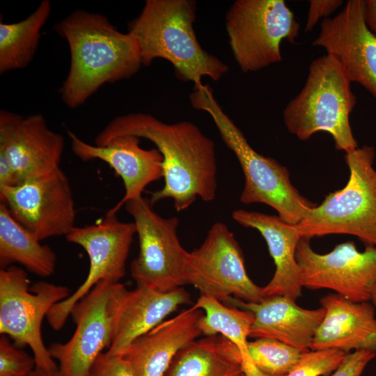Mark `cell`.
Listing matches in <instances>:
<instances>
[{
	"mask_svg": "<svg viewBox=\"0 0 376 376\" xmlns=\"http://www.w3.org/2000/svg\"><path fill=\"white\" fill-rule=\"evenodd\" d=\"M69 46L70 66L59 93L70 109L84 104L102 86L128 79L142 65L137 40L102 14L75 10L55 24Z\"/></svg>",
	"mask_w": 376,
	"mask_h": 376,
	"instance_id": "obj_2",
	"label": "cell"
},
{
	"mask_svg": "<svg viewBox=\"0 0 376 376\" xmlns=\"http://www.w3.org/2000/svg\"><path fill=\"white\" fill-rule=\"evenodd\" d=\"M164 376H245L241 354L224 336H205L176 354Z\"/></svg>",
	"mask_w": 376,
	"mask_h": 376,
	"instance_id": "obj_23",
	"label": "cell"
},
{
	"mask_svg": "<svg viewBox=\"0 0 376 376\" xmlns=\"http://www.w3.org/2000/svg\"><path fill=\"white\" fill-rule=\"evenodd\" d=\"M196 8L191 0H147L128 32L138 42L143 65L167 60L180 79L198 86L203 77L219 80L228 66L199 44L193 26Z\"/></svg>",
	"mask_w": 376,
	"mask_h": 376,
	"instance_id": "obj_3",
	"label": "cell"
},
{
	"mask_svg": "<svg viewBox=\"0 0 376 376\" xmlns=\"http://www.w3.org/2000/svg\"><path fill=\"white\" fill-rule=\"evenodd\" d=\"M51 9L50 1L43 0L26 18L15 23L0 22L1 74L23 69L31 63Z\"/></svg>",
	"mask_w": 376,
	"mask_h": 376,
	"instance_id": "obj_26",
	"label": "cell"
},
{
	"mask_svg": "<svg viewBox=\"0 0 376 376\" xmlns=\"http://www.w3.org/2000/svg\"><path fill=\"white\" fill-rule=\"evenodd\" d=\"M374 147L364 145L345 152L350 176L341 189L329 193L297 224L301 237L331 234L357 237L376 246V171Z\"/></svg>",
	"mask_w": 376,
	"mask_h": 376,
	"instance_id": "obj_6",
	"label": "cell"
},
{
	"mask_svg": "<svg viewBox=\"0 0 376 376\" xmlns=\"http://www.w3.org/2000/svg\"><path fill=\"white\" fill-rule=\"evenodd\" d=\"M249 352L256 368L265 376H284L308 350L267 338L249 341Z\"/></svg>",
	"mask_w": 376,
	"mask_h": 376,
	"instance_id": "obj_27",
	"label": "cell"
},
{
	"mask_svg": "<svg viewBox=\"0 0 376 376\" xmlns=\"http://www.w3.org/2000/svg\"><path fill=\"white\" fill-rule=\"evenodd\" d=\"M125 205L134 219L139 237V253L130 265L136 285L167 292L187 285L189 251L179 240V219L161 217L152 210L150 200L143 196Z\"/></svg>",
	"mask_w": 376,
	"mask_h": 376,
	"instance_id": "obj_9",
	"label": "cell"
},
{
	"mask_svg": "<svg viewBox=\"0 0 376 376\" xmlns=\"http://www.w3.org/2000/svg\"><path fill=\"white\" fill-rule=\"evenodd\" d=\"M325 314L310 350H368L376 353V317L370 301L354 302L337 294L320 299Z\"/></svg>",
	"mask_w": 376,
	"mask_h": 376,
	"instance_id": "obj_19",
	"label": "cell"
},
{
	"mask_svg": "<svg viewBox=\"0 0 376 376\" xmlns=\"http://www.w3.org/2000/svg\"><path fill=\"white\" fill-rule=\"evenodd\" d=\"M34 357L11 343L8 336L0 338V376H28L35 368Z\"/></svg>",
	"mask_w": 376,
	"mask_h": 376,
	"instance_id": "obj_29",
	"label": "cell"
},
{
	"mask_svg": "<svg viewBox=\"0 0 376 376\" xmlns=\"http://www.w3.org/2000/svg\"><path fill=\"white\" fill-rule=\"evenodd\" d=\"M136 233L134 222L121 221L116 213L108 210L94 224L75 226L67 234L69 242L81 246L87 253L89 270L76 291L48 312L46 318L53 329L60 330L64 326L75 304L98 283L120 282L125 274L126 261Z\"/></svg>",
	"mask_w": 376,
	"mask_h": 376,
	"instance_id": "obj_11",
	"label": "cell"
},
{
	"mask_svg": "<svg viewBox=\"0 0 376 376\" xmlns=\"http://www.w3.org/2000/svg\"><path fill=\"white\" fill-rule=\"evenodd\" d=\"M70 295L63 285L43 281L31 285L22 267L13 265L0 269V333L18 347L29 346L36 368H58L45 345L41 327L51 308Z\"/></svg>",
	"mask_w": 376,
	"mask_h": 376,
	"instance_id": "obj_8",
	"label": "cell"
},
{
	"mask_svg": "<svg viewBox=\"0 0 376 376\" xmlns=\"http://www.w3.org/2000/svg\"><path fill=\"white\" fill-rule=\"evenodd\" d=\"M194 306L204 313L200 322L203 335H221L237 347L242 356L245 376H265L256 368L249 352L248 338L253 321L252 312L226 306L205 296H200Z\"/></svg>",
	"mask_w": 376,
	"mask_h": 376,
	"instance_id": "obj_25",
	"label": "cell"
},
{
	"mask_svg": "<svg viewBox=\"0 0 376 376\" xmlns=\"http://www.w3.org/2000/svg\"><path fill=\"white\" fill-rule=\"evenodd\" d=\"M123 135L150 141L163 156L164 185L151 193L152 206L171 198L175 209L181 212L198 197L205 202L215 199V145L195 124L187 120L166 123L148 113H131L111 120L95 137V145L104 146Z\"/></svg>",
	"mask_w": 376,
	"mask_h": 376,
	"instance_id": "obj_1",
	"label": "cell"
},
{
	"mask_svg": "<svg viewBox=\"0 0 376 376\" xmlns=\"http://www.w3.org/2000/svg\"><path fill=\"white\" fill-rule=\"evenodd\" d=\"M363 0H349L334 17L322 19L313 45L341 63L348 79L376 99V37L368 28Z\"/></svg>",
	"mask_w": 376,
	"mask_h": 376,
	"instance_id": "obj_15",
	"label": "cell"
},
{
	"mask_svg": "<svg viewBox=\"0 0 376 376\" xmlns=\"http://www.w3.org/2000/svg\"><path fill=\"white\" fill-rule=\"evenodd\" d=\"M343 3L341 0H311L304 31H311L320 19H326L336 11Z\"/></svg>",
	"mask_w": 376,
	"mask_h": 376,
	"instance_id": "obj_32",
	"label": "cell"
},
{
	"mask_svg": "<svg viewBox=\"0 0 376 376\" xmlns=\"http://www.w3.org/2000/svg\"><path fill=\"white\" fill-rule=\"evenodd\" d=\"M190 303V295L183 288L161 292L136 285L128 290L120 304L107 352L121 356L137 338L165 320L180 306Z\"/></svg>",
	"mask_w": 376,
	"mask_h": 376,
	"instance_id": "obj_22",
	"label": "cell"
},
{
	"mask_svg": "<svg viewBox=\"0 0 376 376\" xmlns=\"http://www.w3.org/2000/svg\"><path fill=\"white\" fill-rule=\"evenodd\" d=\"M228 304L253 314L249 338L279 340L290 345L310 350L315 332L323 320L325 309H306L282 295L264 298L258 303L230 297Z\"/></svg>",
	"mask_w": 376,
	"mask_h": 376,
	"instance_id": "obj_20",
	"label": "cell"
},
{
	"mask_svg": "<svg viewBox=\"0 0 376 376\" xmlns=\"http://www.w3.org/2000/svg\"><path fill=\"white\" fill-rule=\"evenodd\" d=\"M186 281L200 296L228 303L230 297L246 302L261 301L263 287L247 274L244 255L234 234L221 222L214 223L203 244L188 252Z\"/></svg>",
	"mask_w": 376,
	"mask_h": 376,
	"instance_id": "obj_12",
	"label": "cell"
},
{
	"mask_svg": "<svg viewBox=\"0 0 376 376\" xmlns=\"http://www.w3.org/2000/svg\"><path fill=\"white\" fill-rule=\"evenodd\" d=\"M28 376H64L59 368L54 370H45L36 368Z\"/></svg>",
	"mask_w": 376,
	"mask_h": 376,
	"instance_id": "obj_35",
	"label": "cell"
},
{
	"mask_svg": "<svg viewBox=\"0 0 376 376\" xmlns=\"http://www.w3.org/2000/svg\"><path fill=\"white\" fill-rule=\"evenodd\" d=\"M371 302L374 305V306L376 308V288L373 292Z\"/></svg>",
	"mask_w": 376,
	"mask_h": 376,
	"instance_id": "obj_36",
	"label": "cell"
},
{
	"mask_svg": "<svg viewBox=\"0 0 376 376\" xmlns=\"http://www.w3.org/2000/svg\"><path fill=\"white\" fill-rule=\"evenodd\" d=\"M127 290L120 282L100 281L73 306L70 315L76 329L72 336L49 347L64 376H86L102 350L109 348L117 312Z\"/></svg>",
	"mask_w": 376,
	"mask_h": 376,
	"instance_id": "obj_10",
	"label": "cell"
},
{
	"mask_svg": "<svg viewBox=\"0 0 376 376\" xmlns=\"http://www.w3.org/2000/svg\"><path fill=\"white\" fill-rule=\"evenodd\" d=\"M309 240L301 237L296 249L302 287L330 289L354 302L371 301L376 288V246L368 245L359 251L348 241L320 254Z\"/></svg>",
	"mask_w": 376,
	"mask_h": 376,
	"instance_id": "obj_13",
	"label": "cell"
},
{
	"mask_svg": "<svg viewBox=\"0 0 376 376\" xmlns=\"http://www.w3.org/2000/svg\"><path fill=\"white\" fill-rule=\"evenodd\" d=\"M233 55L244 72L281 61L283 40L295 43L299 24L283 0H237L226 14Z\"/></svg>",
	"mask_w": 376,
	"mask_h": 376,
	"instance_id": "obj_7",
	"label": "cell"
},
{
	"mask_svg": "<svg viewBox=\"0 0 376 376\" xmlns=\"http://www.w3.org/2000/svg\"><path fill=\"white\" fill-rule=\"evenodd\" d=\"M376 353L368 350L349 352L330 376H361L369 362Z\"/></svg>",
	"mask_w": 376,
	"mask_h": 376,
	"instance_id": "obj_31",
	"label": "cell"
},
{
	"mask_svg": "<svg viewBox=\"0 0 376 376\" xmlns=\"http://www.w3.org/2000/svg\"><path fill=\"white\" fill-rule=\"evenodd\" d=\"M363 1V15L365 22L369 30L376 37V0Z\"/></svg>",
	"mask_w": 376,
	"mask_h": 376,
	"instance_id": "obj_34",
	"label": "cell"
},
{
	"mask_svg": "<svg viewBox=\"0 0 376 376\" xmlns=\"http://www.w3.org/2000/svg\"><path fill=\"white\" fill-rule=\"evenodd\" d=\"M18 263L39 276L52 275L56 256L32 233L18 223L4 203L0 204V267Z\"/></svg>",
	"mask_w": 376,
	"mask_h": 376,
	"instance_id": "obj_24",
	"label": "cell"
},
{
	"mask_svg": "<svg viewBox=\"0 0 376 376\" xmlns=\"http://www.w3.org/2000/svg\"><path fill=\"white\" fill-rule=\"evenodd\" d=\"M64 146L63 136L48 127L42 114L0 111V152L13 167L16 185L60 168Z\"/></svg>",
	"mask_w": 376,
	"mask_h": 376,
	"instance_id": "obj_16",
	"label": "cell"
},
{
	"mask_svg": "<svg viewBox=\"0 0 376 376\" xmlns=\"http://www.w3.org/2000/svg\"><path fill=\"white\" fill-rule=\"evenodd\" d=\"M356 104L341 63L326 54L311 63L303 88L283 110L284 124L290 133L303 141L316 132L329 133L336 149L347 152L358 148L350 123Z\"/></svg>",
	"mask_w": 376,
	"mask_h": 376,
	"instance_id": "obj_5",
	"label": "cell"
},
{
	"mask_svg": "<svg viewBox=\"0 0 376 376\" xmlns=\"http://www.w3.org/2000/svg\"><path fill=\"white\" fill-rule=\"evenodd\" d=\"M203 314L193 305L134 340L121 356L135 376H164L180 350L203 334Z\"/></svg>",
	"mask_w": 376,
	"mask_h": 376,
	"instance_id": "obj_18",
	"label": "cell"
},
{
	"mask_svg": "<svg viewBox=\"0 0 376 376\" xmlns=\"http://www.w3.org/2000/svg\"><path fill=\"white\" fill-rule=\"evenodd\" d=\"M192 107L212 118L226 146L236 156L244 177L240 201L263 203L274 208L285 221L297 224L310 209L316 206L292 185L287 168L271 157L257 152L242 132L224 111L208 85L194 87L189 96Z\"/></svg>",
	"mask_w": 376,
	"mask_h": 376,
	"instance_id": "obj_4",
	"label": "cell"
},
{
	"mask_svg": "<svg viewBox=\"0 0 376 376\" xmlns=\"http://www.w3.org/2000/svg\"><path fill=\"white\" fill-rule=\"evenodd\" d=\"M86 376H135L130 365L120 355L101 353Z\"/></svg>",
	"mask_w": 376,
	"mask_h": 376,
	"instance_id": "obj_30",
	"label": "cell"
},
{
	"mask_svg": "<svg viewBox=\"0 0 376 376\" xmlns=\"http://www.w3.org/2000/svg\"><path fill=\"white\" fill-rule=\"evenodd\" d=\"M233 219L244 227L256 229L265 239L276 269L270 281L263 287L264 298L282 295L294 301L301 295V273L296 260L297 245L301 237L297 224L279 215L242 209L234 210Z\"/></svg>",
	"mask_w": 376,
	"mask_h": 376,
	"instance_id": "obj_21",
	"label": "cell"
},
{
	"mask_svg": "<svg viewBox=\"0 0 376 376\" xmlns=\"http://www.w3.org/2000/svg\"><path fill=\"white\" fill-rule=\"evenodd\" d=\"M347 353L338 350H308L284 376H321L333 373Z\"/></svg>",
	"mask_w": 376,
	"mask_h": 376,
	"instance_id": "obj_28",
	"label": "cell"
},
{
	"mask_svg": "<svg viewBox=\"0 0 376 376\" xmlns=\"http://www.w3.org/2000/svg\"><path fill=\"white\" fill-rule=\"evenodd\" d=\"M17 185L14 171L6 155L0 152V187Z\"/></svg>",
	"mask_w": 376,
	"mask_h": 376,
	"instance_id": "obj_33",
	"label": "cell"
},
{
	"mask_svg": "<svg viewBox=\"0 0 376 376\" xmlns=\"http://www.w3.org/2000/svg\"><path fill=\"white\" fill-rule=\"evenodd\" d=\"M0 198L13 218L40 241L66 236L75 226L72 191L61 168L15 186L0 187Z\"/></svg>",
	"mask_w": 376,
	"mask_h": 376,
	"instance_id": "obj_14",
	"label": "cell"
},
{
	"mask_svg": "<svg viewBox=\"0 0 376 376\" xmlns=\"http://www.w3.org/2000/svg\"><path fill=\"white\" fill-rule=\"evenodd\" d=\"M73 153L81 161L100 159L107 163L123 182L125 194L110 210L116 213L130 200L142 196L147 185L164 178L163 156L157 148L140 147L139 137L119 136L104 146L89 144L68 131Z\"/></svg>",
	"mask_w": 376,
	"mask_h": 376,
	"instance_id": "obj_17",
	"label": "cell"
}]
</instances>
